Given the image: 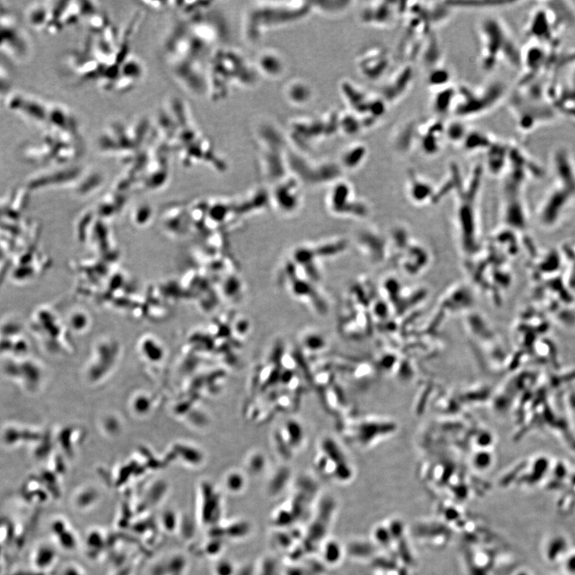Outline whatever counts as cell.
Segmentation results:
<instances>
[{
    "instance_id": "16",
    "label": "cell",
    "mask_w": 575,
    "mask_h": 575,
    "mask_svg": "<svg viewBox=\"0 0 575 575\" xmlns=\"http://www.w3.org/2000/svg\"><path fill=\"white\" fill-rule=\"evenodd\" d=\"M283 96L287 103L295 108H304L314 101L315 90L305 79H292L284 86Z\"/></svg>"
},
{
    "instance_id": "22",
    "label": "cell",
    "mask_w": 575,
    "mask_h": 575,
    "mask_svg": "<svg viewBox=\"0 0 575 575\" xmlns=\"http://www.w3.org/2000/svg\"><path fill=\"white\" fill-rule=\"evenodd\" d=\"M312 4L314 14L326 17H338L351 8L353 2L326 0V1H312Z\"/></svg>"
},
{
    "instance_id": "7",
    "label": "cell",
    "mask_w": 575,
    "mask_h": 575,
    "mask_svg": "<svg viewBox=\"0 0 575 575\" xmlns=\"http://www.w3.org/2000/svg\"><path fill=\"white\" fill-rule=\"evenodd\" d=\"M287 160L290 173L300 183L318 184L341 179L343 171L336 161L312 159L310 154L297 151L290 145L288 149Z\"/></svg>"
},
{
    "instance_id": "1",
    "label": "cell",
    "mask_w": 575,
    "mask_h": 575,
    "mask_svg": "<svg viewBox=\"0 0 575 575\" xmlns=\"http://www.w3.org/2000/svg\"><path fill=\"white\" fill-rule=\"evenodd\" d=\"M206 77L207 96L216 103L224 101L237 91L255 89L261 79L254 62L241 50L222 45L212 53Z\"/></svg>"
},
{
    "instance_id": "29",
    "label": "cell",
    "mask_w": 575,
    "mask_h": 575,
    "mask_svg": "<svg viewBox=\"0 0 575 575\" xmlns=\"http://www.w3.org/2000/svg\"><path fill=\"white\" fill-rule=\"evenodd\" d=\"M266 459L263 453L259 451L250 452L246 458L248 469L254 474L263 471L266 467Z\"/></svg>"
},
{
    "instance_id": "18",
    "label": "cell",
    "mask_w": 575,
    "mask_h": 575,
    "mask_svg": "<svg viewBox=\"0 0 575 575\" xmlns=\"http://www.w3.org/2000/svg\"><path fill=\"white\" fill-rule=\"evenodd\" d=\"M302 354L308 358H315L321 355L329 348V342L326 336L317 331H306L299 340Z\"/></svg>"
},
{
    "instance_id": "5",
    "label": "cell",
    "mask_w": 575,
    "mask_h": 575,
    "mask_svg": "<svg viewBox=\"0 0 575 575\" xmlns=\"http://www.w3.org/2000/svg\"><path fill=\"white\" fill-rule=\"evenodd\" d=\"M479 33L480 64L484 72H491L501 59L507 60L511 65H518V56L514 43L499 18L491 16L484 18L480 22Z\"/></svg>"
},
{
    "instance_id": "14",
    "label": "cell",
    "mask_w": 575,
    "mask_h": 575,
    "mask_svg": "<svg viewBox=\"0 0 575 575\" xmlns=\"http://www.w3.org/2000/svg\"><path fill=\"white\" fill-rule=\"evenodd\" d=\"M254 62L261 78L270 80L280 79L285 76L288 69L284 55L274 47L262 49Z\"/></svg>"
},
{
    "instance_id": "13",
    "label": "cell",
    "mask_w": 575,
    "mask_h": 575,
    "mask_svg": "<svg viewBox=\"0 0 575 575\" xmlns=\"http://www.w3.org/2000/svg\"><path fill=\"white\" fill-rule=\"evenodd\" d=\"M414 80V69L410 64L399 67L381 89L380 95L389 104H395L407 95Z\"/></svg>"
},
{
    "instance_id": "30",
    "label": "cell",
    "mask_w": 575,
    "mask_h": 575,
    "mask_svg": "<svg viewBox=\"0 0 575 575\" xmlns=\"http://www.w3.org/2000/svg\"><path fill=\"white\" fill-rule=\"evenodd\" d=\"M245 484L246 479L241 472L234 471L228 474L227 484L229 490L239 491L243 489Z\"/></svg>"
},
{
    "instance_id": "26",
    "label": "cell",
    "mask_w": 575,
    "mask_h": 575,
    "mask_svg": "<svg viewBox=\"0 0 575 575\" xmlns=\"http://www.w3.org/2000/svg\"><path fill=\"white\" fill-rule=\"evenodd\" d=\"M467 124L465 122L458 120L450 121L445 123V139L453 144H462L465 140V137L468 132Z\"/></svg>"
},
{
    "instance_id": "3",
    "label": "cell",
    "mask_w": 575,
    "mask_h": 575,
    "mask_svg": "<svg viewBox=\"0 0 575 575\" xmlns=\"http://www.w3.org/2000/svg\"><path fill=\"white\" fill-rule=\"evenodd\" d=\"M339 112L333 108L317 115L292 118L285 132L290 145L297 151L310 154L322 143L340 135Z\"/></svg>"
},
{
    "instance_id": "28",
    "label": "cell",
    "mask_w": 575,
    "mask_h": 575,
    "mask_svg": "<svg viewBox=\"0 0 575 575\" xmlns=\"http://www.w3.org/2000/svg\"><path fill=\"white\" fill-rule=\"evenodd\" d=\"M450 7L454 10L456 9H466V10H489L493 8H499L504 7L506 5H511L516 4L515 2L508 1H479V2H454L448 1Z\"/></svg>"
},
{
    "instance_id": "21",
    "label": "cell",
    "mask_w": 575,
    "mask_h": 575,
    "mask_svg": "<svg viewBox=\"0 0 575 575\" xmlns=\"http://www.w3.org/2000/svg\"><path fill=\"white\" fill-rule=\"evenodd\" d=\"M338 123L340 135L355 137L367 130L364 121L346 108L340 110Z\"/></svg>"
},
{
    "instance_id": "19",
    "label": "cell",
    "mask_w": 575,
    "mask_h": 575,
    "mask_svg": "<svg viewBox=\"0 0 575 575\" xmlns=\"http://www.w3.org/2000/svg\"><path fill=\"white\" fill-rule=\"evenodd\" d=\"M456 96H457V89L452 85H448L443 89L434 91V95L431 98V108L437 116L443 117L453 110Z\"/></svg>"
},
{
    "instance_id": "31",
    "label": "cell",
    "mask_w": 575,
    "mask_h": 575,
    "mask_svg": "<svg viewBox=\"0 0 575 575\" xmlns=\"http://www.w3.org/2000/svg\"><path fill=\"white\" fill-rule=\"evenodd\" d=\"M1 556H2V545H0V562H1Z\"/></svg>"
},
{
    "instance_id": "4",
    "label": "cell",
    "mask_w": 575,
    "mask_h": 575,
    "mask_svg": "<svg viewBox=\"0 0 575 575\" xmlns=\"http://www.w3.org/2000/svg\"><path fill=\"white\" fill-rule=\"evenodd\" d=\"M254 135L266 176L274 183L289 176L287 154L290 144L285 131L272 121L262 120L256 125Z\"/></svg>"
},
{
    "instance_id": "20",
    "label": "cell",
    "mask_w": 575,
    "mask_h": 575,
    "mask_svg": "<svg viewBox=\"0 0 575 575\" xmlns=\"http://www.w3.org/2000/svg\"><path fill=\"white\" fill-rule=\"evenodd\" d=\"M418 124L411 121L398 127L392 139L393 147L397 151L407 153L417 142Z\"/></svg>"
},
{
    "instance_id": "10",
    "label": "cell",
    "mask_w": 575,
    "mask_h": 575,
    "mask_svg": "<svg viewBox=\"0 0 575 575\" xmlns=\"http://www.w3.org/2000/svg\"><path fill=\"white\" fill-rule=\"evenodd\" d=\"M306 431L296 418H287L273 430L272 442L275 452L281 459L290 460L301 452L304 447Z\"/></svg>"
},
{
    "instance_id": "27",
    "label": "cell",
    "mask_w": 575,
    "mask_h": 575,
    "mask_svg": "<svg viewBox=\"0 0 575 575\" xmlns=\"http://www.w3.org/2000/svg\"><path fill=\"white\" fill-rule=\"evenodd\" d=\"M55 559V552L51 547L46 545L37 547L31 554V564L37 570H45L52 564Z\"/></svg>"
},
{
    "instance_id": "9",
    "label": "cell",
    "mask_w": 575,
    "mask_h": 575,
    "mask_svg": "<svg viewBox=\"0 0 575 575\" xmlns=\"http://www.w3.org/2000/svg\"><path fill=\"white\" fill-rule=\"evenodd\" d=\"M338 441L331 436H324L318 442L314 465L323 476L336 481L346 480L350 472L348 460Z\"/></svg>"
},
{
    "instance_id": "6",
    "label": "cell",
    "mask_w": 575,
    "mask_h": 575,
    "mask_svg": "<svg viewBox=\"0 0 575 575\" xmlns=\"http://www.w3.org/2000/svg\"><path fill=\"white\" fill-rule=\"evenodd\" d=\"M340 95L346 109L364 121L367 130L376 127L387 112V103L380 95L366 91L354 81L343 79L338 84Z\"/></svg>"
},
{
    "instance_id": "15",
    "label": "cell",
    "mask_w": 575,
    "mask_h": 575,
    "mask_svg": "<svg viewBox=\"0 0 575 575\" xmlns=\"http://www.w3.org/2000/svg\"><path fill=\"white\" fill-rule=\"evenodd\" d=\"M445 127V123L438 118L418 124L417 142L425 154L435 156L440 152Z\"/></svg>"
},
{
    "instance_id": "17",
    "label": "cell",
    "mask_w": 575,
    "mask_h": 575,
    "mask_svg": "<svg viewBox=\"0 0 575 575\" xmlns=\"http://www.w3.org/2000/svg\"><path fill=\"white\" fill-rule=\"evenodd\" d=\"M368 154V149L365 143L353 142L348 144L340 154L337 161L341 170L355 171L364 164Z\"/></svg>"
},
{
    "instance_id": "8",
    "label": "cell",
    "mask_w": 575,
    "mask_h": 575,
    "mask_svg": "<svg viewBox=\"0 0 575 575\" xmlns=\"http://www.w3.org/2000/svg\"><path fill=\"white\" fill-rule=\"evenodd\" d=\"M504 92L503 85L499 82L491 83L477 89L462 85L457 89L452 111L458 118L486 114L501 101Z\"/></svg>"
},
{
    "instance_id": "25",
    "label": "cell",
    "mask_w": 575,
    "mask_h": 575,
    "mask_svg": "<svg viewBox=\"0 0 575 575\" xmlns=\"http://www.w3.org/2000/svg\"><path fill=\"white\" fill-rule=\"evenodd\" d=\"M451 73L441 65L429 69L427 84L430 89L436 91L445 87L451 83Z\"/></svg>"
},
{
    "instance_id": "23",
    "label": "cell",
    "mask_w": 575,
    "mask_h": 575,
    "mask_svg": "<svg viewBox=\"0 0 575 575\" xmlns=\"http://www.w3.org/2000/svg\"><path fill=\"white\" fill-rule=\"evenodd\" d=\"M494 140L491 136L482 130H469L461 146L468 152H486Z\"/></svg>"
},
{
    "instance_id": "24",
    "label": "cell",
    "mask_w": 575,
    "mask_h": 575,
    "mask_svg": "<svg viewBox=\"0 0 575 575\" xmlns=\"http://www.w3.org/2000/svg\"><path fill=\"white\" fill-rule=\"evenodd\" d=\"M509 146L501 142L494 140L491 147L486 149V164L489 171L497 173L501 170L503 162L509 152Z\"/></svg>"
},
{
    "instance_id": "11",
    "label": "cell",
    "mask_w": 575,
    "mask_h": 575,
    "mask_svg": "<svg viewBox=\"0 0 575 575\" xmlns=\"http://www.w3.org/2000/svg\"><path fill=\"white\" fill-rule=\"evenodd\" d=\"M407 3L377 1L365 4L359 11L358 18L365 26L390 28L399 15L405 13Z\"/></svg>"
},
{
    "instance_id": "2",
    "label": "cell",
    "mask_w": 575,
    "mask_h": 575,
    "mask_svg": "<svg viewBox=\"0 0 575 575\" xmlns=\"http://www.w3.org/2000/svg\"><path fill=\"white\" fill-rule=\"evenodd\" d=\"M314 15L312 1H254L243 12L241 33L249 46L258 45L273 30L308 20Z\"/></svg>"
},
{
    "instance_id": "12",
    "label": "cell",
    "mask_w": 575,
    "mask_h": 575,
    "mask_svg": "<svg viewBox=\"0 0 575 575\" xmlns=\"http://www.w3.org/2000/svg\"><path fill=\"white\" fill-rule=\"evenodd\" d=\"M391 65L390 54L382 46L364 48L355 58L356 70L360 76L371 82L382 79Z\"/></svg>"
}]
</instances>
